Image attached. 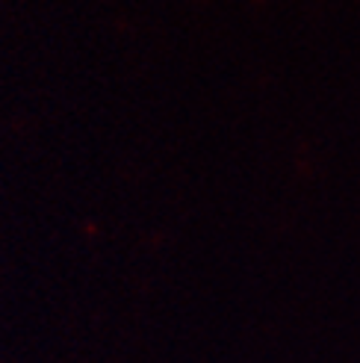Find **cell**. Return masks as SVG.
<instances>
[]
</instances>
